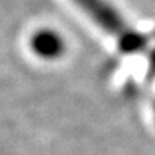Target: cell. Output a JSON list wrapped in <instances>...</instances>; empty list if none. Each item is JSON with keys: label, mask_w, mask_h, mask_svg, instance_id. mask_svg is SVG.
<instances>
[{"label": "cell", "mask_w": 155, "mask_h": 155, "mask_svg": "<svg viewBox=\"0 0 155 155\" xmlns=\"http://www.w3.org/2000/svg\"><path fill=\"white\" fill-rule=\"evenodd\" d=\"M36 51L44 54V56H54L56 53H59L60 45H59V39L51 35V33H42L39 35L35 42H33Z\"/></svg>", "instance_id": "1"}]
</instances>
